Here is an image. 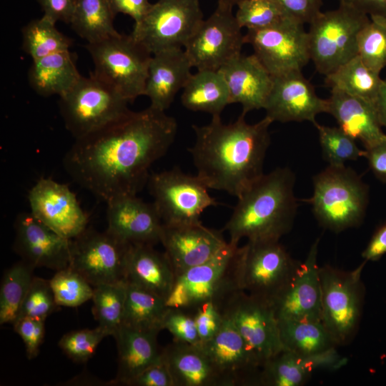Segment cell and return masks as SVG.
<instances>
[{"label":"cell","mask_w":386,"mask_h":386,"mask_svg":"<svg viewBox=\"0 0 386 386\" xmlns=\"http://www.w3.org/2000/svg\"><path fill=\"white\" fill-rule=\"evenodd\" d=\"M34 267L24 260L13 264L3 275L0 289V324H14L34 277Z\"/></svg>","instance_id":"d590c367"},{"label":"cell","mask_w":386,"mask_h":386,"mask_svg":"<svg viewBox=\"0 0 386 386\" xmlns=\"http://www.w3.org/2000/svg\"><path fill=\"white\" fill-rule=\"evenodd\" d=\"M182 105L194 112L221 116L229 104V93L227 82L219 70H197L192 74L183 88Z\"/></svg>","instance_id":"4dcf8cb0"},{"label":"cell","mask_w":386,"mask_h":386,"mask_svg":"<svg viewBox=\"0 0 386 386\" xmlns=\"http://www.w3.org/2000/svg\"><path fill=\"white\" fill-rule=\"evenodd\" d=\"M113 13H122L130 16L134 24L139 23L151 9L149 0H108Z\"/></svg>","instance_id":"f5cc1de1"},{"label":"cell","mask_w":386,"mask_h":386,"mask_svg":"<svg viewBox=\"0 0 386 386\" xmlns=\"http://www.w3.org/2000/svg\"><path fill=\"white\" fill-rule=\"evenodd\" d=\"M107 230L130 244L160 242L162 220L152 203L137 195H123L107 202Z\"/></svg>","instance_id":"7402d4cb"},{"label":"cell","mask_w":386,"mask_h":386,"mask_svg":"<svg viewBox=\"0 0 386 386\" xmlns=\"http://www.w3.org/2000/svg\"><path fill=\"white\" fill-rule=\"evenodd\" d=\"M244 41L272 76L302 71L310 60L308 33L293 19L267 29H247Z\"/></svg>","instance_id":"9a60e30c"},{"label":"cell","mask_w":386,"mask_h":386,"mask_svg":"<svg viewBox=\"0 0 386 386\" xmlns=\"http://www.w3.org/2000/svg\"><path fill=\"white\" fill-rule=\"evenodd\" d=\"M305 201L322 227L339 233L362 222L369 188L352 169L328 165L313 177V194Z\"/></svg>","instance_id":"5b68a950"},{"label":"cell","mask_w":386,"mask_h":386,"mask_svg":"<svg viewBox=\"0 0 386 386\" xmlns=\"http://www.w3.org/2000/svg\"><path fill=\"white\" fill-rule=\"evenodd\" d=\"M44 16L55 23L70 24L77 0H37Z\"/></svg>","instance_id":"816d5d0a"},{"label":"cell","mask_w":386,"mask_h":386,"mask_svg":"<svg viewBox=\"0 0 386 386\" xmlns=\"http://www.w3.org/2000/svg\"><path fill=\"white\" fill-rule=\"evenodd\" d=\"M45 321L33 318H21L14 324V331L22 339L26 357L29 360L35 358L44 337Z\"/></svg>","instance_id":"c3c4849f"},{"label":"cell","mask_w":386,"mask_h":386,"mask_svg":"<svg viewBox=\"0 0 386 386\" xmlns=\"http://www.w3.org/2000/svg\"><path fill=\"white\" fill-rule=\"evenodd\" d=\"M129 386H174L170 372L162 360L148 367Z\"/></svg>","instance_id":"f907efd6"},{"label":"cell","mask_w":386,"mask_h":386,"mask_svg":"<svg viewBox=\"0 0 386 386\" xmlns=\"http://www.w3.org/2000/svg\"><path fill=\"white\" fill-rule=\"evenodd\" d=\"M295 175L288 167L263 174L239 197L224 227L229 242L279 241L292 228L297 203L294 193Z\"/></svg>","instance_id":"3957f363"},{"label":"cell","mask_w":386,"mask_h":386,"mask_svg":"<svg viewBox=\"0 0 386 386\" xmlns=\"http://www.w3.org/2000/svg\"><path fill=\"white\" fill-rule=\"evenodd\" d=\"M174 280L172 267L164 252H158L152 245L132 244L127 263V282L167 300Z\"/></svg>","instance_id":"83f0119b"},{"label":"cell","mask_w":386,"mask_h":386,"mask_svg":"<svg viewBox=\"0 0 386 386\" xmlns=\"http://www.w3.org/2000/svg\"><path fill=\"white\" fill-rule=\"evenodd\" d=\"M363 157L375 176L386 184V142L365 149Z\"/></svg>","instance_id":"11a10c76"},{"label":"cell","mask_w":386,"mask_h":386,"mask_svg":"<svg viewBox=\"0 0 386 386\" xmlns=\"http://www.w3.org/2000/svg\"><path fill=\"white\" fill-rule=\"evenodd\" d=\"M224 315L251 346L262 365L284 349L278 321L270 305L241 290L228 302Z\"/></svg>","instance_id":"e0dca14e"},{"label":"cell","mask_w":386,"mask_h":386,"mask_svg":"<svg viewBox=\"0 0 386 386\" xmlns=\"http://www.w3.org/2000/svg\"><path fill=\"white\" fill-rule=\"evenodd\" d=\"M312 372L302 356L283 349L262 365L259 386H302Z\"/></svg>","instance_id":"f35d334b"},{"label":"cell","mask_w":386,"mask_h":386,"mask_svg":"<svg viewBox=\"0 0 386 386\" xmlns=\"http://www.w3.org/2000/svg\"><path fill=\"white\" fill-rule=\"evenodd\" d=\"M357 50L364 64L380 74L386 66V21L370 19L359 33Z\"/></svg>","instance_id":"7bdbcfd3"},{"label":"cell","mask_w":386,"mask_h":386,"mask_svg":"<svg viewBox=\"0 0 386 386\" xmlns=\"http://www.w3.org/2000/svg\"><path fill=\"white\" fill-rule=\"evenodd\" d=\"M31 213L61 236L72 239L88 227V217L66 184L40 178L28 194Z\"/></svg>","instance_id":"ac0fdd59"},{"label":"cell","mask_w":386,"mask_h":386,"mask_svg":"<svg viewBox=\"0 0 386 386\" xmlns=\"http://www.w3.org/2000/svg\"><path fill=\"white\" fill-rule=\"evenodd\" d=\"M278 325L284 349L300 356L307 357L337 347L322 322L280 320Z\"/></svg>","instance_id":"1f68e13d"},{"label":"cell","mask_w":386,"mask_h":386,"mask_svg":"<svg viewBox=\"0 0 386 386\" xmlns=\"http://www.w3.org/2000/svg\"><path fill=\"white\" fill-rule=\"evenodd\" d=\"M340 4L370 16L371 19L386 21V0H340Z\"/></svg>","instance_id":"9f6ffc18"},{"label":"cell","mask_w":386,"mask_h":386,"mask_svg":"<svg viewBox=\"0 0 386 386\" xmlns=\"http://www.w3.org/2000/svg\"><path fill=\"white\" fill-rule=\"evenodd\" d=\"M129 102L116 89L94 76H81L59 96L60 114L66 129L75 138L84 137L122 117Z\"/></svg>","instance_id":"ba28073f"},{"label":"cell","mask_w":386,"mask_h":386,"mask_svg":"<svg viewBox=\"0 0 386 386\" xmlns=\"http://www.w3.org/2000/svg\"><path fill=\"white\" fill-rule=\"evenodd\" d=\"M160 242L175 278L189 269L206 262L228 243L222 231L206 227L202 222L163 224Z\"/></svg>","instance_id":"44dd1931"},{"label":"cell","mask_w":386,"mask_h":386,"mask_svg":"<svg viewBox=\"0 0 386 386\" xmlns=\"http://www.w3.org/2000/svg\"><path fill=\"white\" fill-rule=\"evenodd\" d=\"M302 358L312 372L317 369L336 370L347 361L337 352L336 347Z\"/></svg>","instance_id":"db71d44e"},{"label":"cell","mask_w":386,"mask_h":386,"mask_svg":"<svg viewBox=\"0 0 386 386\" xmlns=\"http://www.w3.org/2000/svg\"><path fill=\"white\" fill-rule=\"evenodd\" d=\"M161 330L122 325L114 336L118 352V370L114 383L128 385L148 367L162 360L157 341Z\"/></svg>","instance_id":"4316f807"},{"label":"cell","mask_w":386,"mask_h":386,"mask_svg":"<svg viewBox=\"0 0 386 386\" xmlns=\"http://www.w3.org/2000/svg\"><path fill=\"white\" fill-rule=\"evenodd\" d=\"M132 244L107 230L87 227L71 239L69 267L79 272L94 287L126 281L128 254Z\"/></svg>","instance_id":"4fadbf2b"},{"label":"cell","mask_w":386,"mask_h":386,"mask_svg":"<svg viewBox=\"0 0 386 386\" xmlns=\"http://www.w3.org/2000/svg\"><path fill=\"white\" fill-rule=\"evenodd\" d=\"M49 282L59 307H76L92 298L94 287L70 267L56 271Z\"/></svg>","instance_id":"60d3db41"},{"label":"cell","mask_w":386,"mask_h":386,"mask_svg":"<svg viewBox=\"0 0 386 386\" xmlns=\"http://www.w3.org/2000/svg\"><path fill=\"white\" fill-rule=\"evenodd\" d=\"M237 6L236 19L247 29H267L292 19L276 0H241Z\"/></svg>","instance_id":"ab89813d"},{"label":"cell","mask_w":386,"mask_h":386,"mask_svg":"<svg viewBox=\"0 0 386 386\" xmlns=\"http://www.w3.org/2000/svg\"><path fill=\"white\" fill-rule=\"evenodd\" d=\"M314 126L318 132L322 156L329 165H345L347 161L363 157L364 150L339 127L324 126L317 122Z\"/></svg>","instance_id":"b9f144b4"},{"label":"cell","mask_w":386,"mask_h":386,"mask_svg":"<svg viewBox=\"0 0 386 386\" xmlns=\"http://www.w3.org/2000/svg\"><path fill=\"white\" fill-rule=\"evenodd\" d=\"M162 327L173 335L174 340L194 345L201 344L193 315L187 310L168 307Z\"/></svg>","instance_id":"bcb514c9"},{"label":"cell","mask_w":386,"mask_h":386,"mask_svg":"<svg viewBox=\"0 0 386 386\" xmlns=\"http://www.w3.org/2000/svg\"><path fill=\"white\" fill-rule=\"evenodd\" d=\"M375 107L382 127L386 128V78L382 81L375 102Z\"/></svg>","instance_id":"680465c9"},{"label":"cell","mask_w":386,"mask_h":386,"mask_svg":"<svg viewBox=\"0 0 386 386\" xmlns=\"http://www.w3.org/2000/svg\"><path fill=\"white\" fill-rule=\"evenodd\" d=\"M200 345L222 386H259L262 364L226 317L219 332Z\"/></svg>","instance_id":"2e32d148"},{"label":"cell","mask_w":386,"mask_h":386,"mask_svg":"<svg viewBox=\"0 0 386 386\" xmlns=\"http://www.w3.org/2000/svg\"><path fill=\"white\" fill-rule=\"evenodd\" d=\"M127 282L94 287L92 314L107 336H114L123 324Z\"/></svg>","instance_id":"74e56055"},{"label":"cell","mask_w":386,"mask_h":386,"mask_svg":"<svg viewBox=\"0 0 386 386\" xmlns=\"http://www.w3.org/2000/svg\"><path fill=\"white\" fill-rule=\"evenodd\" d=\"M328 113L338 127L353 139L360 140L365 149L386 142L375 104L337 89H331Z\"/></svg>","instance_id":"484cf974"},{"label":"cell","mask_w":386,"mask_h":386,"mask_svg":"<svg viewBox=\"0 0 386 386\" xmlns=\"http://www.w3.org/2000/svg\"><path fill=\"white\" fill-rule=\"evenodd\" d=\"M177 132L176 119L149 107L122 117L75 142L65 154V171L82 188L106 203L137 195L151 166L169 150Z\"/></svg>","instance_id":"6da1fadb"},{"label":"cell","mask_w":386,"mask_h":386,"mask_svg":"<svg viewBox=\"0 0 386 386\" xmlns=\"http://www.w3.org/2000/svg\"><path fill=\"white\" fill-rule=\"evenodd\" d=\"M58 307L49 280L34 277L21 304L16 320L33 318L45 321Z\"/></svg>","instance_id":"ee69618b"},{"label":"cell","mask_w":386,"mask_h":386,"mask_svg":"<svg viewBox=\"0 0 386 386\" xmlns=\"http://www.w3.org/2000/svg\"><path fill=\"white\" fill-rule=\"evenodd\" d=\"M370 19L342 4L313 19L307 31L310 55L320 74L327 76L358 54V35Z\"/></svg>","instance_id":"9c48e42d"},{"label":"cell","mask_w":386,"mask_h":386,"mask_svg":"<svg viewBox=\"0 0 386 386\" xmlns=\"http://www.w3.org/2000/svg\"><path fill=\"white\" fill-rule=\"evenodd\" d=\"M167 309L164 298L127 282L122 325L139 329L162 330V320Z\"/></svg>","instance_id":"e575fe53"},{"label":"cell","mask_w":386,"mask_h":386,"mask_svg":"<svg viewBox=\"0 0 386 386\" xmlns=\"http://www.w3.org/2000/svg\"><path fill=\"white\" fill-rule=\"evenodd\" d=\"M94 64L91 74L129 102L144 95L152 54L132 34H118L85 46Z\"/></svg>","instance_id":"52a82bcc"},{"label":"cell","mask_w":386,"mask_h":386,"mask_svg":"<svg viewBox=\"0 0 386 386\" xmlns=\"http://www.w3.org/2000/svg\"><path fill=\"white\" fill-rule=\"evenodd\" d=\"M106 337V333L99 326L94 329L73 330L61 337L59 346L69 359L76 362H85L94 355L98 345Z\"/></svg>","instance_id":"f6af8a7d"},{"label":"cell","mask_w":386,"mask_h":386,"mask_svg":"<svg viewBox=\"0 0 386 386\" xmlns=\"http://www.w3.org/2000/svg\"><path fill=\"white\" fill-rule=\"evenodd\" d=\"M162 357L174 386H222L200 344L194 345L173 340L162 349Z\"/></svg>","instance_id":"f1b7e54d"},{"label":"cell","mask_w":386,"mask_h":386,"mask_svg":"<svg viewBox=\"0 0 386 386\" xmlns=\"http://www.w3.org/2000/svg\"><path fill=\"white\" fill-rule=\"evenodd\" d=\"M232 8L217 4L215 11L202 20L184 47L192 67L197 70H219L242 54L244 35Z\"/></svg>","instance_id":"5bb4252c"},{"label":"cell","mask_w":386,"mask_h":386,"mask_svg":"<svg viewBox=\"0 0 386 386\" xmlns=\"http://www.w3.org/2000/svg\"><path fill=\"white\" fill-rule=\"evenodd\" d=\"M227 82L229 103L242 105V114L264 109L273 85V76L253 54H240L219 69Z\"/></svg>","instance_id":"cb8c5ba5"},{"label":"cell","mask_w":386,"mask_h":386,"mask_svg":"<svg viewBox=\"0 0 386 386\" xmlns=\"http://www.w3.org/2000/svg\"><path fill=\"white\" fill-rule=\"evenodd\" d=\"M241 0H217V4L227 5L233 7L237 6Z\"/></svg>","instance_id":"91938a15"},{"label":"cell","mask_w":386,"mask_h":386,"mask_svg":"<svg viewBox=\"0 0 386 386\" xmlns=\"http://www.w3.org/2000/svg\"><path fill=\"white\" fill-rule=\"evenodd\" d=\"M242 114L233 123L224 124L221 116L212 117L204 126L192 125L195 142L188 149L197 175L208 189L239 197L263 173L270 144L267 117L254 124Z\"/></svg>","instance_id":"7a4b0ae2"},{"label":"cell","mask_w":386,"mask_h":386,"mask_svg":"<svg viewBox=\"0 0 386 386\" xmlns=\"http://www.w3.org/2000/svg\"><path fill=\"white\" fill-rule=\"evenodd\" d=\"M318 244L319 239L311 246L296 277L272 303L277 321L322 322L320 267L317 262Z\"/></svg>","instance_id":"603a6c76"},{"label":"cell","mask_w":386,"mask_h":386,"mask_svg":"<svg viewBox=\"0 0 386 386\" xmlns=\"http://www.w3.org/2000/svg\"><path fill=\"white\" fill-rule=\"evenodd\" d=\"M193 315L201 343L211 340L222 328L225 316L212 302H206L191 312Z\"/></svg>","instance_id":"7dc6e473"},{"label":"cell","mask_w":386,"mask_h":386,"mask_svg":"<svg viewBox=\"0 0 386 386\" xmlns=\"http://www.w3.org/2000/svg\"><path fill=\"white\" fill-rule=\"evenodd\" d=\"M242 247L228 242L215 256L175 278L166 300L168 307L189 312L206 302L224 310L241 285Z\"/></svg>","instance_id":"277c9868"},{"label":"cell","mask_w":386,"mask_h":386,"mask_svg":"<svg viewBox=\"0 0 386 386\" xmlns=\"http://www.w3.org/2000/svg\"><path fill=\"white\" fill-rule=\"evenodd\" d=\"M386 254V222L373 234L362 257L367 261H377Z\"/></svg>","instance_id":"6f0895ef"},{"label":"cell","mask_w":386,"mask_h":386,"mask_svg":"<svg viewBox=\"0 0 386 386\" xmlns=\"http://www.w3.org/2000/svg\"><path fill=\"white\" fill-rule=\"evenodd\" d=\"M14 251L34 267L58 271L69 266L71 239L37 219L31 212L20 213L14 222Z\"/></svg>","instance_id":"ffe728a7"},{"label":"cell","mask_w":386,"mask_h":386,"mask_svg":"<svg viewBox=\"0 0 386 386\" xmlns=\"http://www.w3.org/2000/svg\"><path fill=\"white\" fill-rule=\"evenodd\" d=\"M202 20L199 0H159L131 34L152 55L184 47Z\"/></svg>","instance_id":"7c38bea8"},{"label":"cell","mask_w":386,"mask_h":386,"mask_svg":"<svg viewBox=\"0 0 386 386\" xmlns=\"http://www.w3.org/2000/svg\"><path fill=\"white\" fill-rule=\"evenodd\" d=\"M366 263L351 271L325 264L319 267L322 322L337 345L350 343L362 317L365 288L361 279Z\"/></svg>","instance_id":"8992f818"},{"label":"cell","mask_w":386,"mask_h":386,"mask_svg":"<svg viewBox=\"0 0 386 386\" xmlns=\"http://www.w3.org/2000/svg\"><path fill=\"white\" fill-rule=\"evenodd\" d=\"M266 117L282 123L308 121L314 125L316 117L328 113V100L319 97L302 71L273 76V85L264 108Z\"/></svg>","instance_id":"d6986e66"},{"label":"cell","mask_w":386,"mask_h":386,"mask_svg":"<svg viewBox=\"0 0 386 386\" xmlns=\"http://www.w3.org/2000/svg\"><path fill=\"white\" fill-rule=\"evenodd\" d=\"M382 81L380 74L368 68L358 55L325 76V84L331 89L342 91L374 104Z\"/></svg>","instance_id":"d6a6232c"},{"label":"cell","mask_w":386,"mask_h":386,"mask_svg":"<svg viewBox=\"0 0 386 386\" xmlns=\"http://www.w3.org/2000/svg\"><path fill=\"white\" fill-rule=\"evenodd\" d=\"M55 24L43 15L40 19L30 21L22 28V49L33 61L67 51L72 45L73 40L61 33Z\"/></svg>","instance_id":"8d00e7d4"},{"label":"cell","mask_w":386,"mask_h":386,"mask_svg":"<svg viewBox=\"0 0 386 386\" xmlns=\"http://www.w3.org/2000/svg\"><path fill=\"white\" fill-rule=\"evenodd\" d=\"M287 14L301 24H310L321 12L322 0H276Z\"/></svg>","instance_id":"681fc988"},{"label":"cell","mask_w":386,"mask_h":386,"mask_svg":"<svg viewBox=\"0 0 386 386\" xmlns=\"http://www.w3.org/2000/svg\"><path fill=\"white\" fill-rule=\"evenodd\" d=\"M301 264L279 241H247L242 246V288L271 305L296 277Z\"/></svg>","instance_id":"30bf717a"},{"label":"cell","mask_w":386,"mask_h":386,"mask_svg":"<svg viewBox=\"0 0 386 386\" xmlns=\"http://www.w3.org/2000/svg\"><path fill=\"white\" fill-rule=\"evenodd\" d=\"M147 185L163 224H187L201 222L207 208L217 205L208 187L197 175L177 167L151 173Z\"/></svg>","instance_id":"8fae6325"},{"label":"cell","mask_w":386,"mask_h":386,"mask_svg":"<svg viewBox=\"0 0 386 386\" xmlns=\"http://www.w3.org/2000/svg\"><path fill=\"white\" fill-rule=\"evenodd\" d=\"M114 16L108 0H77L69 24L81 39L93 43L119 34Z\"/></svg>","instance_id":"836d02e7"},{"label":"cell","mask_w":386,"mask_h":386,"mask_svg":"<svg viewBox=\"0 0 386 386\" xmlns=\"http://www.w3.org/2000/svg\"><path fill=\"white\" fill-rule=\"evenodd\" d=\"M192 68L182 48L169 49L152 54L144 91V95L150 100L149 107L165 112L189 80Z\"/></svg>","instance_id":"d4e9b609"},{"label":"cell","mask_w":386,"mask_h":386,"mask_svg":"<svg viewBox=\"0 0 386 386\" xmlns=\"http://www.w3.org/2000/svg\"><path fill=\"white\" fill-rule=\"evenodd\" d=\"M81 76L76 65V55L69 50L33 61L28 72L31 87L42 96H62Z\"/></svg>","instance_id":"f546056e"}]
</instances>
